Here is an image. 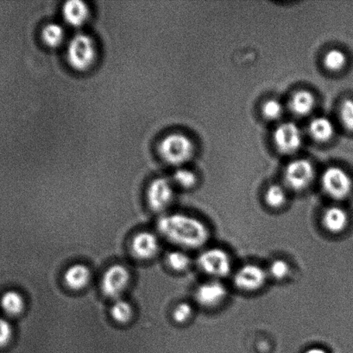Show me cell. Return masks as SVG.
<instances>
[{"instance_id":"6da1fadb","label":"cell","mask_w":353,"mask_h":353,"mask_svg":"<svg viewBox=\"0 0 353 353\" xmlns=\"http://www.w3.org/2000/svg\"><path fill=\"white\" fill-rule=\"evenodd\" d=\"M159 232L179 247L197 249L209 241V230L202 221L184 214H171L158 221Z\"/></svg>"},{"instance_id":"7a4b0ae2","label":"cell","mask_w":353,"mask_h":353,"mask_svg":"<svg viewBox=\"0 0 353 353\" xmlns=\"http://www.w3.org/2000/svg\"><path fill=\"white\" fill-rule=\"evenodd\" d=\"M95 40L85 33L76 34L68 45L67 59L69 65L77 72L88 71L97 59Z\"/></svg>"},{"instance_id":"3957f363","label":"cell","mask_w":353,"mask_h":353,"mask_svg":"<svg viewBox=\"0 0 353 353\" xmlns=\"http://www.w3.org/2000/svg\"><path fill=\"white\" fill-rule=\"evenodd\" d=\"M161 157L172 165H181L193 157V144L185 134L172 133L160 141L158 147Z\"/></svg>"},{"instance_id":"277c9868","label":"cell","mask_w":353,"mask_h":353,"mask_svg":"<svg viewBox=\"0 0 353 353\" xmlns=\"http://www.w3.org/2000/svg\"><path fill=\"white\" fill-rule=\"evenodd\" d=\"M200 271L213 278H225L230 274L231 261L226 251L221 248H210L200 254L197 259Z\"/></svg>"},{"instance_id":"5b68a950","label":"cell","mask_w":353,"mask_h":353,"mask_svg":"<svg viewBox=\"0 0 353 353\" xmlns=\"http://www.w3.org/2000/svg\"><path fill=\"white\" fill-rule=\"evenodd\" d=\"M321 185L327 195L335 200L347 199L352 190L350 176L343 169L337 167L328 168L324 171L321 176Z\"/></svg>"},{"instance_id":"8992f818","label":"cell","mask_w":353,"mask_h":353,"mask_svg":"<svg viewBox=\"0 0 353 353\" xmlns=\"http://www.w3.org/2000/svg\"><path fill=\"white\" fill-rule=\"evenodd\" d=\"M131 280L129 270L126 266L116 264L110 266L102 276V287L104 295L110 299H120V296L127 288Z\"/></svg>"},{"instance_id":"52a82bcc","label":"cell","mask_w":353,"mask_h":353,"mask_svg":"<svg viewBox=\"0 0 353 353\" xmlns=\"http://www.w3.org/2000/svg\"><path fill=\"white\" fill-rule=\"evenodd\" d=\"M314 176L313 165L304 159L290 162L285 174L287 185L295 192L307 189L312 183Z\"/></svg>"},{"instance_id":"ba28073f","label":"cell","mask_w":353,"mask_h":353,"mask_svg":"<svg viewBox=\"0 0 353 353\" xmlns=\"http://www.w3.org/2000/svg\"><path fill=\"white\" fill-rule=\"evenodd\" d=\"M267 273L257 265L248 264L238 270L234 276V285L247 292H254L265 286Z\"/></svg>"},{"instance_id":"9c48e42d","label":"cell","mask_w":353,"mask_h":353,"mask_svg":"<svg viewBox=\"0 0 353 353\" xmlns=\"http://www.w3.org/2000/svg\"><path fill=\"white\" fill-rule=\"evenodd\" d=\"M173 196V183L168 179H155L148 187L146 197L149 206L157 212L168 208L172 202Z\"/></svg>"},{"instance_id":"30bf717a","label":"cell","mask_w":353,"mask_h":353,"mask_svg":"<svg viewBox=\"0 0 353 353\" xmlns=\"http://www.w3.org/2000/svg\"><path fill=\"white\" fill-rule=\"evenodd\" d=\"M274 141L283 154H294L302 145L303 136L299 127L293 123H285L276 128Z\"/></svg>"},{"instance_id":"8fae6325","label":"cell","mask_w":353,"mask_h":353,"mask_svg":"<svg viewBox=\"0 0 353 353\" xmlns=\"http://www.w3.org/2000/svg\"><path fill=\"white\" fill-rule=\"evenodd\" d=\"M131 249L134 257L141 261H150L158 254V238L151 232H140L131 241Z\"/></svg>"},{"instance_id":"7c38bea8","label":"cell","mask_w":353,"mask_h":353,"mask_svg":"<svg viewBox=\"0 0 353 353\" xmlns=\"http://www.w3.org/2000/svg\"><path fill=\"white\" fill-rule=\"evenodd\" d=\"M227 290L226 287L218 281L202 283L195 292V299L200 306L214 307L220 305L226 299Z\"/></svg>"},{"instance_id":"4fadbf2b","label":"cell","mask_w":353,"mask_h":353,"mask_svg":"<svg viewBox=\"0 0 353 353\" xmlns=\"http://www.w3.org/2000/svg\"><path fill=\"white\" fill-rule=\"evenodd\" d=\"M62 17L69 26L78 28L84 26L89 19V7L81 0H69L62 6Z\"/></svg>"},{"instance_id":"5bb4252c","label":"cell","mask_w":353,"mask_h":353,"mask_svg":"<svg viewBox=\"0 0 353 353\" xmlns=\"http://www.w3.org/2000/svg\"><path fill=\"white\" fill-rule=\"evenodd\" d=\"M321 223L327 232L338 234L347 230L349 216L347 211L341 207L332 206L324 211Z\"/></svg>"},{"instance_id":"9a60e30c","label":"cell","mask_w":353,"mask_h":353,"mask_svg":"<svg viewBox=\"0 0 353 353\" xmlns=\"http://www.w3.org/2000/svg\"><path fill=\"white\" fill-rule=\"evenodd\" d=\"M91 272L88 266L75 264L69 266L64 274L65 285L73 290H81L88 286L91 280Z\"/></svg>"},{"instance_id":"2e32d148","label":"cell","mask_w":353,"mask_h":353,"mask_svg":"<svg viewBox=\"0 0 353 353\" xmlns=\"http://www.w3.org/2000/svg\"><path fill=\"white\" fill-rule=\"evenodd\" d=\"M24 307H26V301L22 294L17 290H7L0 297V307L6 316L10 317L19 316L23 313Z\"/></svg>"},{"instance_id":"e0dca14e","label":"cell","mask_w":353,"mask_h":353,"mask_svg":"<svg viewBox=\"0 0 353 353\" xmlns=\"http://www.w3.org/2000/svg\"><path fill=\"white\" fill-rule=\"evenodd\" d=\"M314 105H316V99L314 95L306 90L296 92L289 101L290 110L295 115L299 117L309 115L312 112Z\"/></svg>"},{"instance_id":"ac0fdd59","label":"cell","mask_w":353,"mask_h":353,"mask_svg":"<svg viewBox=\"0 0 353 353\" xmlns=\"http://www.w3.org/2000/svg\"><path fill=\"white\" fill-rule=\"evenodd\" d=\"M309 131L314 140L326 143L334 137V127L333 123L327 117H319L311 121Z\"/></svg>"},{"instance_id":"d6986e66","label":"cell","mask_w":353,"mask_h":353,"mask_svg":"<svg viewBox=\"0 0 353 353\" xmlns=\"http://www.w3.org/2000/svg\"><path fill=\"white\" fill-rule=\"evenodd\" d=\"M65 30L60 24L48 23L41 30V38L48 48H57L65 40Z\"/></svg>"},{"instance_id":"ffe728a7","label":"cell","mask_w":353,"mask_h":353,"mask_svg":"<svg viewBox=\"0 0 353 353\" xmlns=\"http://www.w3.org/2000/svg\"><path fill=\"white\" fill-rule=\"evenodd\" d=\"M110 313L116 323L126 324L129 323L133 317V309L127 301L117 299L111 307Z\"/></svg>"},{"instance_id":"44dd1931","label":"cell","mask_w":353,"mask_h":353,"mask_svg":"<svg viewBox=\"0 0 353 353\" xmlns=\"http://www.w3.org/2000/svg\"><path fill=\"white\" fill-rule=\"evenodd\" d=\"M265 203L273 209H278L285 205L287 201V194L281 185H273L266 190L265 195Z\"/></svg>"},{"instance_id":"7402d4cb","label":"cell","mask_w":353,"mask_h":353,"mask_svg":"<svg viewBox=\"0 0 353 353\" xmlns=\"http://www.w3.org/2000/svg\"><path fill=\"white\" fill-rule=\"evenodd\" d=\"M347 64V57L340 50H331L324 58L325 67L332 72L341 71Z\"/></svg>"},{"instance_id":"603a6c76","label":"cell","mask_w":353,"mask_h":353,"mask_svg":"<svg viewBox=\"0 0 353 353\" xmlns=\"http://www.w3.org/2000/svg\"><path fill=\"white\" fill-rule=\"evenodd\" d=\"M167 263L172 270L175 272H184L188 270L190 264H191V259L189 257L188 254L182 251H173L169 252L167 256Z\"/></svg>"},{"instance_id":"cb8c5ba5","label":"cell","mask_w":353,"mask_h":353,"mask_svg":"<svg viewBox=\"0 0 353 353\" xmlns=\"http://www.w3.org/2000/svg\"><path fill=\"white\" fill-rule=\"evenodd\" d=\"M173 181L182 189L193 188L197 182L196 175L185 168H179L173 175Z\"/></svg>"},{"instance_id":"d4e9b609","label":"cell","mask_w":353,"mask_h":353,"mask_svg":"<svg viewBox=\"0 0 353 353\" xmlns=\"http://www.w3.org/2000/svg\"><path fill=\"white\" fill-rule=\"evenodd\" d=\"M340 117L345 129L353 131V100L347 99L341 103Z\"/></svg>"},{"instance_id":"484cf974","label":"cell","mask_w":353,"mask_h":353,"mask_svg":"<svg viewBox=\"0 0 353 353\" xmlns=\"http://www.w3.org/2000/svg\"><path fill=\"white\" fill-rule=\"evenodd\" d=\"M283 112L282 103L278 101V100H269L263 107V114H264L265 119L269 120L278 119L282 116Z\"/></svg>"},{"instance_id":"4316f807","label":"cell","mask_w":353,"mask_h":353,"mask_svg":"<svg viewBox=\"0 0 353 353\" xmlns=\"http://www.w3.org/2000/svg\"><path fill=\"white\" fill-rule=\"evenodd\" d=\"M269 273L273 279L283 280L288 276L289 273V265L288 263L283 259H276L269 266Z\"/></svg>"},{"instance_id":"83f0119b","label":"cell","mask_w":353,"mask_h":353,"mask_svg":"<svg viewBox=\"0 0 353 353\" xmlns=\"http://www.w3.org/2000/svg\"><path fill=\"white\" fill-rule=\"evenodd\" d=\"M192 314L193 309L191 305L187 303H182L178 304L174 311H173V319H174L175 323L182 324L190 319Z\"/></svg>"},{"instance_id":"f1b7e54d","label":"cell","mask_w":353,"mask_h":353,"mask_svg":"<svg viewBox=\"0 0 353 353\" xmlns=\"http://www.w3.org/2000/svg\"><path fill=\"white\" fill-rule=\"evenodd\" d=\"M13 328L6 318L0 317V348L6 347L12 341Z\"/></svg>"},{"instance_id":"f546056e","label":"cell","mask_w":353,"mask_h":353,"mask_svg":"<svg viewBox=\"0 0 353 353\" xmlns=\"http://www.w3.org/2000/svg\"><path fill=\"white\" fill-rule=\"evenodd\" d=\"M305 353H327L326 351L324 350L323 348L320 347H313L309 349Z\"/></svg>"}]
</instances>
